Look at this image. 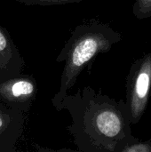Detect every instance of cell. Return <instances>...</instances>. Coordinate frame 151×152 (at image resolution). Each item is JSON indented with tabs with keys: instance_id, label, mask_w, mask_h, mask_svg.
Returning a JSON list of instances; mask_svg holds the SVG:
<instances>
[{
	"instance_id": "6da1fadb",
	"label": "cell",
	"mask_w": 151,
	"mask_h": 152,
	"mask_svg": "<svg viewBox=\"0 0 151 152\" xmlns=\"http://www.w3.org/2000/svg\"><path fill=\"white\" fill-rule=\"evenodd\" d=\"M63 110L71 117L68 130L78 151L123 152L139 141L132 134L126 102L97 93L92 86L68 94L62 102Z\"/></svg>"
},
{
	"instance_id": "7a4b0ae2",
	"label": "cell",
	"mask_w": 151,
	"mask_h": 152,
	"mask_svg": "<svg viewBox=\"0 0 151 152\" xmlns=\"http://www.w3.org/2000/svg\"><path fill=\"white\" fill-rule=\"evenodd\" d=\"M122 35L109 24L90 20L77 25L59 55L57 62H64L58 92L51 102L56 110H62V102L76 85L83 69L98 55L108 53L118 42Z\"/></svg>"
},
{
	"instance_id": "3957f363",
	"label": "cell",
	"mask_w": 151,
	"mask_h": 152,
	"mask_svg": "<svg viewBox=\"0 0 151 152\" xmlns=\"http://www.w3.org/2000/svg\"><path fill=\"white\" fill-rule=\"evenodd\" d=\"M151 96V53H145L131 66L126 77V104L132 125L143 117Z\"/></svg>"
},
{
	"instance_id": "277c9868",
	"label": "cell",
	"mask_w": 151,
	"mask_h": 152,
	"mask_svg": "<svg viewBox=\"0 0 151 152\" xmlns=\"http://www.w3.org/2000/svg\"><path fill=\"white\" fill-rule=\"evenodd\" d=\"M36 94V81L29 75L20 74L0 83V101L11 110H28Z\"/></svg>"
},
{
	"instance_id": "5b68a950",
	"label": "cell",
	"mask_w": 151,
	"mask_h": 152,
	"mask_svg": "<svg viewBox=\"0 0 151 152\" xmlns=\"http://www.w3.org/2000/svg\"><path fill=\"white\" fill-rule=\"evenodd\" d=\"M25 61L8 30L0 25V83L20 76Z\"/></svg>"
},
{
	"instance_id": "8992f818",
	"label": "cell",
	"mask_w": 151,
	"mask_h": 152,
	"mask_svg": "<svg viewBox=\"0 0 151 152\" xmlns=\"http://www.w3.org/2000/svg\"><path fill=\"white\" fill-rule=\"evenodd\" d=\"M133 13L139 20L151 18V0H135Z\"/></svg>"
},
{
	"instance_id": "52a82bcc",
	"label": "cell",
	"mask_w": 151,
	"mask_h": 152,
	"mask_svg": "<svg viewBox=\"0 0 151 152\" xmlns=\"http://www.w3.org/2000/svg\"><path fill=\"white\" fill-rule=\"evenodd\" d=\"M18 3L28 5H38V6H51V5H62V4H75L79 3L84 0H16Z\"/></svg>"
},
{
	"instance_id": "ba28073f",
	"label": "cell",
	"mask_w": 151,
	"mask_h": 152,
	"mask_svg": "<svg viewBox=\"0 0 151 152\" xmlns=\"http://www.w3.org/2000/svg\"><path fill=\"white\" fill-rule=\"evenodd\" d=\"M10 108L0 101V134H3L12 124V115L9 112Z\"/></svg>"
},
{
	"instance_id": "9c48e42d",
	"label": "cell",
	"mask_w": 151,
	"mask_h": 152,
	"mask_svg": "<svg viewBox=\"0 0 151 152\" xmlns=\"http://www.w3.org/2000/svg\"><path fill=\"white\" fill-rule=\"evenodd\" d=\"M123 152H151V140L141 142L140 140L126 146Z\"/></svg>"
}]
</instances>
